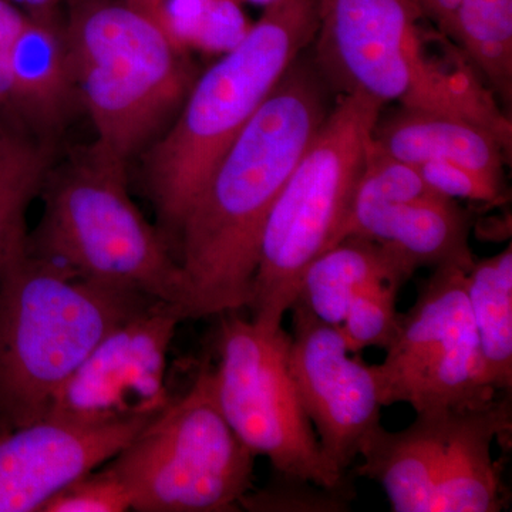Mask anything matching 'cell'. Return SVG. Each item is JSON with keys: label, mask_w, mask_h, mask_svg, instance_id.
<instances>
[{"label": "cell", "mask_w": 512, "mask_h": 512, "mask_svg": "<svg viewBox=\"0 0 512 512\" xmlns=\"http://www.w3.org/2000/svg\"><path fill=\"white\" fill-rule=\"evenodd\" d=\"M161 3H163V0H150L151 13H153L154 18H156L157 10L160 8Z\"/></svg>", "instance_id": "4dcf8cb0"}, {"label": "cell", "mask_w": 512, "mask_h": 512, "mask_svg": "<svg viewBox=\"0 0 512 512\" xmlns=\"http://www.w3.org/2000/svg\"><path fill=\"white\" fill-rule=\"evenodd\" d=\"M470 268L437 266L412 308L400 313L386 359L373 365L383 407L404 403L416 414L440 413L481 409L498 399L468 303Z\"/></svg>", "instance_id": "9c48e42d"}, {"label": "cell", "mask_w": 512, "mask_h": 512, "mask_svg": "<svg viewBox=\"0 0 512 512\" xmlns=\"http://www.w3.org/2000/svg\"><path fill=\"white\" fill-rule=\"evenodd\" d=\"M45 207L28 237L32 254L76 278L173 303L187 320V291L168 242L128 191L127 163L97 141L50 168Z\"/></svg>", "instance_id": "277c9868"}, {"label": "cell", "mask_w": 512, "mask_h": 512, "mask_svg": "<svg viewBox=\"0 0 512 512\" xmlns=\"http://www.w3.org/2000/svg\"><path fill=\"white\" fill-rule=\"evenodd\" d=\"M157 299L76 278L29 251L0 266V436L45 419L111 329Z\"/></svg>", "instance_id": "3957f363"}, {"label": "cell", "mask_w": 512, "mask_h": 512, "mask_svg": "<svg viewBox=\"0 0 512 512\" xmlns=\"http://www.w3.org/2000/svg\"><path fill=\"white\" fill-rule=\"evenodd\" d=\"M184 320L178 306L163 301L123 320L67 380L47 416L96 424L163 412L171 402L168 352Z\"/></svg>", "instance_id": "8fae6325"}, {"label": "cell", "mask_w": 512, "mask_h": 512, "mask_svg": "<svg viewBox=\"0 0 512 512\" xmlns=\"http://www.w3.org/2000/svg\"><path fill=\"white\" fill-rule=\"evenodd\" d=\"M218 335L215 396L229 426L255 454L271 461L276 474L320 487L349 485L330 466L306 416L291 369V335L269 330L238 312L225 313Z\"/></svg>", "instance_id": "ba28073f"}, {"label": "cell", "mask_w": 512, "mask_h": 512, "mask_svg": "<svg viewBox=\"0 0 512 512\" xmlns=\"http://www.w3.org/2000/svg\"><path fill=\"white\" fill-rule=\"evenodd\" d=\"M10 107L5 119L50 144L79 106L63 25L28 15L10 55Z\"/></svg>", "instance_id": "5bb4252c"}, {"label": "cell", "mask_w": 512, "mask_h": 512, "mask_svg": "<svg viewBox=\"0 0 512 512\" xmlns=\"http://www.w3.org/2000/svg\"><path fill=\"white\" fill-rule=\"evenodd\" d=\"M255 457L222 414L205 366L104 466L126 485L131 511L229 512L252 490Z\"/></svg>", "instance_id": "52a82bcc"}, {"label": "cell", "mask_w": 512, "mask_h": 512, "mask_svg": "<svg viewBox=\"0 0 512 512\" xmlns=\"http://www.w3.org/2000/svg\"><path fill=\"white\" fill-rule=\"evenodd\" d=\"M77 99L120 160L147 150L194 83L187 52L124 0H73L63 25Z\"/></svg>", "instance_id": "5b68a950"}, {"label": "cell", "mask_w": 512, "mask_h": 512, "mask_svg": "<svg viewBox=\"0 0 512 512\" xmlns=\"http://www.w3.org/2000/svg\"><path fill=\"white\" fill-rule=\"evenodd\" d=\"M320 73L342 94L416 107L429 55L414 0H316Z\"/></svg>", "instance_id": "30bf717a"}, {"label": "cell", "mask_w": 512, "mask_h": 512, "mask_svg": "<svg viewBox=\"0 0 512 512\" xmlns=\"http://www.w3.org/2000/svg\"><path fill=\"white\" fill-rule=\"evenodd\" d=\"M372 143L416 167L443 161L504 181L507 148L493 131L460 117L402 107L383 123L377 121Z\"/></svg>", "instance_id": "2e32d148"}, {"label": "cell", "mask_w": 512, "mask_h": 512, "mask_svg": "<svg viewBox=\"0 0 512 512\" xmlns=\"http://www.w3.org/2000/svg\"><path fill=\"white\" fill-rule=\"evenodd\" d=\"M0 117H2V114H0Z\"/></svg>", "instance_id": "d6a6232c"}, {"label": "cell", "mask_w": 512, "mask_h": 512, "mask_svg": "<svg viewBox=\"0 0 512 512\" xmlns=\"http://www.w3.org/2000/svg\"><path fill=\"white\" fill-rule=\"evenodd\" d=\"M328 114L318 74L296 59L215 165L177 235L187 319L248 308L266 221Z\"/></svg>", "instance_id": "6da1fadb"}, {"label": "cell", "mask_w": 512, "mask_h": 512, "mask_svg": "<svg viewBox=\"0 0 512 512\" xmlns=\"http://www.w3.org/2000/svg\"><path fill=\"white\" fill-rule=\"evenodd\" d=\"M484 76L504 103L512 97V0H414Z\"/></svg>", "instance_id": "d6986e66"}, {"label": "cell", "mask_w": 512, "mask_h": 512, "mask_svg": "<svg viewBox=\"0 0 512 512\" xmlns=\"http://www.w3.org/2000/svg\"><path fill=\"white\" fill-rule=\"evenodd\" d=\"M50 168V144L0 117V266L28 242L26 214Z\"/></svg>", "instance_id": "44dd1931"}, {"label": "cell", "mask_w": 512, "mask_h": 512, "mask_svg": "<svg viewBox=\"0 0 512 512\" xmlns=\"http://www.w3.org/2000/svg\"><path fill=\"white\" fill-rule=\"evenodd\" d=\"M466 291L488 379L498 393L512 386V247L474 261Z\"/></svg>", "instance_id": "ffe728a7"}, {"label": "cell", "mask_w": 512, "mask_h": 512, "mask_svg": "<svg viewBox=\"0 0 512 512\" xmlns=\"http://www.w3.org/2000/svg\"><path fill=\"white\" fill-rule=\"evenodd\" d=\"M124 2L128 3V5L134 6V8L143 10V12L148 13L150 16H153V13H151L150 0H124Z\"/></svg>", "instance_id": "f546056e"}, {"label": "cell", "mask_w": 512, "mask_h": 512, "mask_svg": "<svg viewBox=\"0 0 512 512\" xmlns=\"http://www.w3.org/2000/svg\"><path fill=\"white\" fill-rule=\"evenodd\" d=\"M316 29V0H272L237 45L194 80L173 124L147 148L144 183L158 220L174 235L215 165L312 45Z\"/></svg>", "instance_id": "7a4b0ae2"}, {"label": "cell", "mask_w": 512, "mask_h": 512, "mask_svg": "<svg viewBox=\"0 0 512 512\" xmlns=\"http://www.w3.org/2000/svg\"><path fill=\"white\" fill-rule=\"evenodd\" d=\"M424 183L441 197L498 205L505 201L504 181L454 163L431 161L417 165Z\"/></svg>", "instance_id": "4316f807"}, {"label": "cell", "mask_w": 512, "mask_h": 512, "mask_svg": "<svg viewBox=\"0 0 512 512\" xmlns=\"http://www.w3.org/2000/svg\"><path fill=\"white\" fill-rule=\"evenodd\" d=\"M251 2L265 3V5H268V3H271L272 0H251Z\"/></svg>", "instance_id": "1f68e13d"}, {"label": "cell", "mask_w": 512, "mask_h": 512, "mask_svg": "<svg viewBox=\"0 0 512 512\" xmlns=\"http://www.w3.org/2000/svg\"><path fill=\"white\" fill-rule=\"evenodd\" d=\"M416 268L396 249L363 237L342 239L306 268L295 301L322 322L339 328L350 303L375 282L404 285Z\"/></svg>", "instance_id": "e0dca14e"}, {"label": "cell", "mask_w": 512, "mask_h": 512, "mask_svg": "<svg viewBox=\"0 0 512 512\" xmlns=\"http://www.w3.org/2000/svg\"><path fill=\"white\" fill-rule=\"evenodd\" d=\"M470 218L458 204L439 194L394 205L375 215L359 237L382 242L414 266H473L468 247Z\"/></svg>", "instance_id": "ac0fdd59"}, {"label": "cell", "mask_w": 512, "mask_h": 512, "mask_svg": "<svg viewBox=\"0 0 512 512\" xmlns=\"http://www.w3.org/2000/svg\"><path fill=\"white\" fill-rule=\"evenodd\" d=\"M124 511H131L130 494L104 464L66 485L40 508V512Z\"/></svg>", "instance_id": "484cf974"}, {"label": "cell", "mask_w": 512, "mask_h": 512, "mask_svg": "<svg viewBox=\"0 0 512 512\" xmlns=\"http://www.w3.org/2000/svg\"><path fill=\"white\" fill-rule=\"evenodd\" d=\"M10 2L23 10L26 15L33 18H46V16H55L59 0H10Z\"/></svg>", "instance_id": "f1b7e54d"}, {"label": "cell", "mask_w": 512, "mask_h": 512, "mask_svg": "<svg viewBox=\"0 0 512 512\" xmlns=\"http://www.w3.org/2000/svg\"><path fill=\"white\" fill-rule=\"evenodd\" d=\"M400 288L402 285L396 282H375L350 303L339 326L350 352L359 353L367 348L386 350L390 345L399 325L396 298Z\"/></svg>", "instance_id": "cb8c5ba5"}, {"label": "cell", "mask_w": 512, "mask_h": 512, "mask_svg": "<svg viewBox=\"0 0 512 512\" xmlns=\"http://www.w3.org/2000/svg\"><path fill=\"white\" fill-rule=\"evenodd\" d=\"M289 369L320 448L339 473L359 458L367 437L382 426L373 366L353 357L342 332L302 302H293Z\"/></svg>", "instance_id": "7c38bea8"}, {"label": "cell", "mask_w": 512, "mask_h": 512, "mask_svg": "<svg viewBox=\"0 0 512 512\" xmlns=\"http://www.w3.org/2000/svg\"><path fill=\"white\" fill-rule=\"evenodd\" d=\"M352 495L350 485L325 488L276 474V480L268 487L245 494L239 501V507L248 511L339 512L348 510Z\"/></svg>", "instance_id": "d4e9b609"}, {"label": "cell", "mask_w": 512, "mask_h": 512, "mask_svg": "<svg viewBox=\"0 0 512 512\" xmlns=\"http://www.w3.org/2000/svg\"><path fill=\"white\" fill-rule=\"evenodd\" d=\"M28 15L10 0H0V114L6 117L10 107V55Z\"/></svg>", "instance_id": "83f0119b"}, {"label": "cell", "mask_w": 512, "mask_h": 512, "mask_svg": "<svg viewBox=\"0 0 512 512\" xmlns=\"http://www.w3.org/2000/svg\"><path fill=\"white\" fill-rule=\"evenodd\" d=\"M433 194L436 192L424 183L416 165L390 157L370 144L365 167L332 247L342 239L359 237L367 222L379 212Z\"/></svg>", "instance_id": "7402d4cb"}, {"label": "cell", "mask_w": 512, "mask_h": 512, "mask_svg": "<svg viewBox=\"0 0 512 512\" xmlns=\"http://www.w3.org/2000/svg\"><path fill=\"white\" fill-rule=\"evenodd\" d=\"M383 106L365 94H343L279 192L262 234L248 305L256 325L282 328L306 268L332 247Z\"/></svg>", "instance_id": "8992f818"}, {"label": "cell", "mask_w": 512, "mask_h": 512, "mask_svg": "<svg viewBox=\"0 0 512 512\" xmlns=\"http://www.w3.org/2000/svg\"><path fill=\"white\" fill-rule=\"evenodd\" d=\"M511 420L510 400L505 397L481 409L448 412L433 512L503 510V481L491 447L497 439H510Z\"/></svg>", "instance_id": "9a60e30c"}, {"label": "cell", "mask_w": 512, "mask_h": 512, "mask_svg": "<svg viewBox=\"0 0 512 512\" xmlns=\"http://www.w3.org/2000/svg\"><path fill=\"white\" fill-rule=\"evenodd\" d=\"M154 417L87 424L47 416L3 434L0 512H40L66 485L117 456Z\"/></svg>", "instance_id": "4fadbf2b"}, {"label": "cell", "mask_w": 512, "mask_h": 512, "mask_svg": "<svg viewBox=\"0 0 512 512\" xmlns=\"http://www.w3.org/2000/svg\"><path fill=\"white\" fill-rule=\"evenodd\" d=\"M156 19L185 52L192 47L228 52L251 28L238 0H163Z\"/></svg>", "instance_id": "603a6c76"}]
</instances>
